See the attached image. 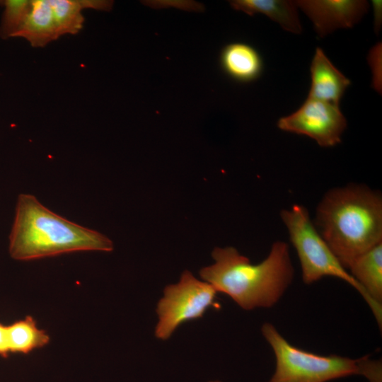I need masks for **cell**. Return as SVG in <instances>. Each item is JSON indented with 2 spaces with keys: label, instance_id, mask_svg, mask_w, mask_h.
I'll return each mask as SVG.
<instances>
[{
  "label": "cell",
  "instance_id": "obj_1",
  "mask_svg": "<svg viewBox=\"0 0 382 382\" xmlns=\"http://www.w3.org/2000/svg\"><path fill=\"white\" fill-rule=\"evenodd\" d=\"M212 257L215 262L200 270L202 279L245 310L272 307L294 279L289 247L282 241H274L267 257L255 265L233 247L216 248Z\"/></svg>",
  "mask_w": 382,
  "mask_h": 382
},
{
  "label": "cell",
  "instance_id": "obj_2",
  "mask_svg": "<svg viewBox=\"0 0 382 382\" xmlns=\"http://www.w3.org/2000/svg\"><path fill=\"white\" fill-rule=\"evenodd\" d=\"M316 228L347 270L359 255L382 243V197L363 185L328 190L318 203Z\"/></svg>",
  "mask_w": 382,
  "mask_h": 382
},
{
  "label": "cell",
  "instance_id": "obj_3",
  "mask_svg": "<svg viewBox=\"0 0 382 382\" xmlns=\"http://www.w3.org/2000/svg\"><path fill=\"white\" fill-rule=\"evenodd\" d=\"M8 241L10 256L21 261L113 250L112 241L105 235L55 214L28 194L18 197Z\"/></svg>",
  "mask_w": 382,
  "mask_h": 382
},
{
  "label": "cell",
  "instance_id": "obj_4",
  "mask_svg": "<svg viewBox=\"0 0 382 382\" xmlns=\"http://www.w3.org/2000/svg\"><path fill=\"white\" fill-rule=\"evenodd\" d=\"M261 332L276 361L268 382H328L352 375L363 376L369 382H382L380 361L368 356L354 359L305 351L289 342L270 323H265Z\"/></svg>",
  "mask_w": 382,
  "mask_h": 382
},
{
  "label": "cell",
  "instance_id": "obj_5",
  "mask_svg": "<svg viewBox=\"0 0 382 382\" xmlns=\"http://www.w3.org/2000/svg\"><path fill=\"white\" fill-rule=\"evenodd\" d=\"M280 216L296 249L303 282L313 284L325 277L345 281L359 293L381 329L382 304L374 301L341 264L316 228L307 208L295 204L282 209Z\"/></svg>",
  "mask_w": 382,
  "mask_h": 382
},
{
  "label": "cell",
  "instance_id": "obj_6",
  "mask_svg": "<svg viewBox=\"0 0 382 382\" xmlns=\"http://www.w3.org/2000/svg\"><path fill=\"white\" fill-rule=\"evenodd\" d=\"M216 292L210 284L184 271L178 284L165 288L164 296L158 303L156 337L167 340L183 323L202 318L209 307L215 306Z\"/></svg>",
  "mask_w": 382,
  "mask_h": 382
},
{
  "label": "cell",
  "instance_id": "obj_7",
  "mask_svg": "<svg viewBox=\"0 0 382 382\" xmlns=\"http://www.w3.org/2000/svg\"><path fill=\"white\" fill-rule=\"evenodd\" d=\"M282 131L308 136L322 147H332L341 142L347 120L339 105L307 97L292 114L277 121Z\"/></svg>",
  "mask_w": 382,
  "mask_h": 382
},
{
  "label": "cell",
  "instance_id": "obj_8",
  "mask_svg": "<svg viewBox=\"0 0 382 382\" xmlns=\"http://www.w3.org/2000/svg\"><path fill=\"white\" fill-rule=\"evenodd\" d=\"M295 4L322 38L337 29L353 28L369 8L365 0H297Z\"/></svg>",
  "mask_w": 382,
  "mask_h": 382
},
{
  "label": "cell",
  "instance_id": "obj_9",
  "mask_svg": "<svg viewBox=\"0 0 382 382\" xmlns=\"http://www.w3.org/2000/svg\"><path fill=\"white\" fill-rule=\"evenodd\" d=\"M310 72L311 82L308 97L340 105L351 81L333 65L320 47L315 50Z\"/></svg>",
  "mask_w": 382,
  "mask_h": 382
},
{
  "label": "cell",
  "instance_id": "obj_10",
  "mask_svg": "<svg viewBox=\"0 0 382 382\" xmlns=\"http://www.w3.org/2000/svg\"><path fill=\"white\" fill-rule=\"evenodd\" d=\"M59 36L49 0H32L23 24L13 37H23L33 47H42Z\"/></svg>",
  "mask_w": 382,
  "mask_h": 382
},
{
  "label": "cell",
  "instance_id": "obj_11",
  "mask_svg": "<svg viewBox=\"0 0 382 382\" xmlns=\"http://www.w3.org/2000/svg\"><path fill=\"white\" fill-rule=\"evenodd\" d=\"M220 63L225 73L243 83L257 79L262 71V60L257 50L243 42H232L221 50Z\"/></svg>",
  "mask_w": 382,
  "mask_h": 382
},
{
  "label": "cell",
  "instance_id": "obj_12",
  "mask_svg": "<svg viewBox=\"0 0 382 382\" xmlns=\"http://www.w3.org/2000/svg\"><path fill=\"white\" fill-rule=\"evenodd\" d=\"M231 6L249 16L264 14L278 23L284 30L294 34L302 33L298 8L290 0H233Z\"/></svg>",
  "mask_w": 382,
  "mask_h": 382
},
{
  "label": "cell",
  "instance_id": "obj_13",
  "mask_svg": "<svg viewBox=\"0 0 382 382\" xmlns=\"http://www.w3.org/2000/svg\"><path fill=\"white\" fill-rule=\"evenodd\" d=\"M347 270L366 293L382 304V243L357 257Z\"/></svg>",
  "mask_w": 382,
  "mask_h": 382
},
{
  "label": "cell",
  "instance_id": "obj_14",
  "mask_svg": "<svg viewBox=\"0 0 382 382\" xmlns=\"http://www.w3.org/2000/svg\"><path fill=\"white\" fill-rule=\"evenodd\" d=\"M59 36L76 34L83 28L82 10L110 11L113 1L106 0H49Z\"/></svg>",
  "mask_w": 382,
  "mask_h": 382
},
{
  "label": "cell",
  "instance_id": "obj_15",
  "mask_svg": "<svg viewBox=\"0 0 382 382\" xmlns=\"http://www.w3.org/2000/svg\"><path fill=\"white\" fill-rule=\"evenodd\" d=\"M6 331L10 354H28L45 347L50 342L47 333L40 329L30 316L6 325Z\"/></svg>",
  "mask_w": 382,
  "mask_h": 382
},
{
  "label": "cell",
  "instance_id": "obj_16",
  "mask_svg": "<svg viewBox=\"0 0 382 382\" xmlns=\"http://www.w3.org/2000/svg\"><path fill=\"white\" fill-rule=\"evenodd\" d=\"M0 5L4 7L0 24V37H13L23 24L31 6L30 0H4Z\"/></svg>",
  "mask_w": 382,
  "mask_h": 382
},
{
  "label": "cell",
  "instance_id": "obj_17",
  "mask_svg": "<svg viewBox=\"0 0 382 382\" xmlns=\"http://www.w3.org/2000/svg\"><path fill=\"white\" fill-rule=\"evenodd\" d=\"M381 43L378 42L369 51L367 61L372 71V87L381 94Z\"/></svg>",
  "mask_w": 382,
  "mask_h": 382
},
{
  "label": "cell",
  "instance_id": "obj_18",
  "mask_svg": "<svg viewBox=\"0 0 382 382\" xmlns=\"http://www.w3.org/2000/svg\"><path fill=\"white\" fill-rule=\"evenodd\" d=\"M374 14V31L378 35L382 26V1L381 0L371 1Z\"/></svg>",
  "mask_w": 382,
  "mask_h": 382
},
{
  "label": "cell",
  "instance_id": "obj_19",
  "mask_svg": "<svg viewBox=\"0 0 382 382\" xmlns=\"http://www.w3.org/2000/svg\"><path fill=\"white\" fill-rule=\"evenodd\" d=\"M10 352L8 346L6 325L0 323V356L8 357Z\"/></svg>",
  "mask_w": 382,
  "mask_h": 382
},
{
  "label": "cell",
  "instance_id": "obj_20",
  "mask_svg": "<svg viewBox=\"0 0 382 382\" xmlns=\"http://www.w3.org/2000/svg\"><path fill=\"white\" fill-rule=\"evenodd\" d=\"M209 382H221L219 381H209Z\"/></svg>",
  "mask_w": 382,
  "mask_h": 382
}]
</instances>
